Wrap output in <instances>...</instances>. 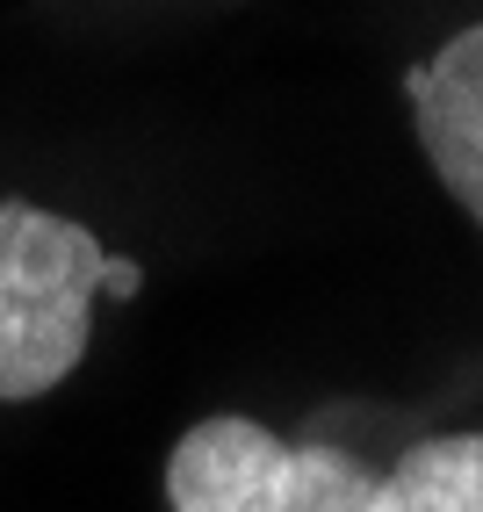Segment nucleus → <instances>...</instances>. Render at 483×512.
<instances>
[{"label":"nucleus","mask_w":483,"mask_h":512,"mask_svg":"<svg viewBox=\"0 0 483 512\" xmlns=\"http://www.w3.org/2000/svg\"><path fill=\"white\" fill-rule=\"evenodd\" d=\"M296 448L260 419L217 412L174 440L166 455V505L174 512H289Z\"/></svg>","instance_id":"2"},{"label":"nucleus","mask_w":483,"mask_h":512,"mask_svg":"<svg viewBox=\"0 0 483 512\" xmlns=\"http://www.w3.org/2000/svg\"><path fill=\"white\" fill-rule=\"evenodd\" d=\"M145 289V267L137 260H123V253H109V275H101V296H137Z\"/></svg>","instance_id":"6"},{"label":"nucleus","mask_w":483,"mask_h":512,"mask_svg":"<svg viewBox=\"0 0 483 512\" xmlns=\"http://www.w3.org/2000/svg\"><path fill=\"white\" fill-rule=\"evenodd\" d=\"M404 94H411V123H419V145L440 188L483 231V22L455 29L426 65H411Z\"/></svg>","instance_id":"3"},{"label":"nucleus","mask_w":483,"mask_h":512,"mask_svg":"<svg viewBox=\"0 0 483 512\" xmlns=\"http://www.w3.org/2000/svg\"><path fill=\"white\" fill-rule=\"evenodd\" d=\"M368 512H483V433L419 440L390 476H375Z\"/></svg>","instance_id":"4"},{"label":"nucleus","mask_w":483,"mask_h":512,"mask_svg":"<svg viewBox=\"0 0 483 512\" xmlns=\"http://www.w3.org/2000/svg\"><path fill=\"white\" fill-rule=\"evenodd\" d=\"M109 246L37 202H0V404L58 390L87 361Z\"/></svg>","instance_id":"1"},{"label":"nucleus","mask_w":483,"mask_h":512,"mask_svg":"<svg viewBox=\"0 0 483 512\" xmlns=\"http://www.w3.org/2000/svg\"><path fill=\"white\" fill-rule=\"evenodd\" d=\"M375 505V476L347 448H296V498L289 512H368Z\"/></svg>","instance_id":"5"}]
</instances>
